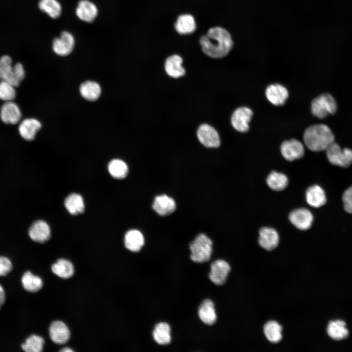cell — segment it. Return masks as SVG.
<instances>
[{"label":"cell","mask_w":352,"mask_h":352,"mask_svg":"<svg viewBox=\"0 0 352 352\" xmlns=\"http://www.w3.org/2000/svg\"><path fill=\"white\" fill-rule=\"evenodd\" d=\"M199 43L203 53L213 59L226 57L234 46L229 32L220 26L209 28L205 34L200 37Z\"/></svg>","instance_id":"1"},{"label":"cell","mask_w":352,"mask_h":352,"mask_svg":"<svg viewBox=\"0 0 352 352\" xmlns=\"http://www.w3.org/2000/svg\"><path fill=\"white\" fill-rule=\"evenodd\" d=\"M335 137L330 128L323 124H315L307 128L303 134L307 147L312 151L326 150L333 142Z\"/></svg>","instance_id":"2"},{"label":"cell","mask_w":352,"mask_h":352,"mask_svg":"<svg viewBox=\"0 0 352 352\" xmlns=\"http://www.w3.org/2000/svg\"><path fill=\"white\" fill-rule=\"evenodd\" d=\"M25 76L22 65L18 63L12 66L11 58L4 55L0 58V79L5 81L14 87H18Z\"/></svg>","instance_id":"3"},{"label":"cell","mask_w":352,"mask_h":352,"mask_svg":"<svg viewBox=\"0 0 352 352\" xmlns=\"http://www.w3.org/2000/svg\"><path fill=\"white\" fill-rule=\"evenodd\" d=\"M213 242L206 235L200 234L190 243V258L196 263L208 262L212 253Z\"/></svg>","instance_id":"4"},{"label":"cell","mask_w":352,"mask_h":352,"mask_svg":"<svg viewBox=\"0 0 352 352\" xmlns=\"http://www.w3.org/2000/svg\"><path fill=\"white\" fill-rule=\"evenodd\" d=\"M337 103L329 93H323L314 98L311 103V111L315 117L323 119L337 111Z\"/></svg>","instance_id":"5"},{"label":"cell","mask_w":352,"mask_h":352,"mask_svg":"<svg viewBox=\"0 0 352 352\" xmlns=\"http://www.w3.org/2000/svg\"><path fill=\"white\" fill-rule=\"evenodd\" d=\"M325 151L328 160L333 165L347 167L352 163V150L350 148L341 149L333 142Z\"/></svg>","instance_id":"6"},{"label":"cell","mask_w":352,"mask_h":352,"mask_svg":"<svg viewBox=\"0 0 352 352\" xmlns=\"http://www.w3.org/2000/svg\"><path fill=\"white\" fill-rule=\"evenodd\" d=\"M196 135L198 141L206 148H216L220 145L218 131L208 124H200L197 129Z\"/></svg>","instance_id":"7"},{"label":"cell","mask_w":352,"mask_h":352,"mask_svg":"<svg viewBox=\"0 0 352 352\" xmlns=\"http://www.w3.org/2000/svg\"><path fill=\"white\" fill-rule=\"evenodd\" d=\"M253 111L247 107L236 109L231 117V123L233 128L240 132H246L249 129V123L253 116Z\"/></svg>","instance_id":"8"},{"label":"cell","mask_w":352,"mask_h":352,"mask_svg":"<svg viewBox=\"0 0 352 352\" xmlns=\"http://www.w3.org/2000/svg\"><path fill=\"white\" fill-rule=\"evenodd\" d=\"M74 45L75 40L73 35L68 31H63L59 37L54 39L52 49L58 55L65 56L72 51Z\"/></svg>","instance_id":"9"},{"label":"cell","mask_w":352,"mask_h":352,"mask_svg":"<svg viewBox=\"0 0 352 352\" xmlns=\"http://www.w3.org/2000/svg\"><path fill=\"white\" fill-rule=\"evenodd\" d=\"M280 150L283 156L289 161L301 158L305 154L304 145L296 139L283 142L281 145Z\"/></svg>","instance_id":"10"},{"label":"cell","mask_w":352,"mask_h":352,"mask_svg":"<svg viewBox=\"0 0 352 352\" xmlns=\"http://www.w3.org/2000/svg\"><path fill=\"white\" fill-rule=\"evenodd\" d=\"M210 268L209 278L211 282L219 286L223 285L230 271V265L223 260H218L211 264Z\"/></svg>","instance_id":"11"},{"label":"cell","mask_w":352,"mask_h":352,"mask_svg":"<svg viewBox=\"0 0 352 352\" xmlns=\"http://www.w3.org/2000/svg\"><path fill=\"white\" fill-rule=\"evenodd\" d=\"M291 223L301 230H307L311 226L313 217L311 212L304 208L292 211L289 215Z\"/></svg>","instance_id":"12"},{"label":"cell","mask_w":352,"mask_h":352,"mask_svg":"<svg viewBox=\"0 0 352 352\" xmlns=\"http://www.w3.org/2000/svg\"><path fill=\"white\" fill-rule=\"evenodd\" d=\"M183 58L178 54L169 56L164 62V70L166 74L174 79L180 78L185 75L186 70L182 66Z\"/></svg>","instance_id":"13"},{"label":"cell","mask_w":352,"mask_h":352,"mask_svg":"<svg viewBox=\"0 0 352 352\" xmlns=\"http://www.w3.org/2000/svg\"><path fill=\"white\" fill-rule=\"evenodd\" d=\"M197 27V22L195 17L189 13L179 15L174 23L176 31L181 35L193 34L196 31Z\"/></svg>","instance_id":"14"},{"label":"cell","mask_w":352,"mask_h":352,"mask_svg":"<svg viewBox=\"0 0 352 352\" xmlns=\"http://www.w3.org/2000/svg\"><path fill=\"white\" fill-rule=\"evenodd\" d=\"M265 96L272 104L276 106L283 105L288 97L287 89L279 84L269 85L265 89Z\"/></svg>","instance_id":"15"},{"label":"cell","mask_w":352,"mask_h":352,"mask_svg":"<svg viewBox=\"0 0 352 352\" xmlns=\"http://www.w3.org/2000/svg\"><path fill=\"white\" fill-rule=\"evenodd\" d=\"M21 116L19 107L12 101L6 102L1 107L0 117L5 124H16L20 121Z\"/></svg>","instance_id":"16"},{"label":"cell","mask_w":352,"mask_h":352,"mask_svg":"<svg viewBox=\"0 0 352 352\" xmlns=\"http://www.w3.org/2000/svg\"><path fill=\"white\" fill-rule=\"evenodd\" d=\"M259 243L263 248L271 251L278 245L279 237L273 228L267 227L262 228L259 231Z\"/></svg>","instance_id":"17"},{"label":"cell","mask_w":352,"mask_h":352,"mask_svg":"<svg viewBox=\"0 0 352 352\" xmlns=\"http://www.w3.org/2000/svg\"><path fill=\"white\" fill-rule=\"evenodd\" d=\"M76 14L81 20L91 22L97 17L98 9L92 2L88 0H80L76 8Z\"/></svg>","instance_id":"18"},{"label":"cell","mask_w":352,"mask_h":352,"mask_svg":"<svg viewBox=\"0 0 352 352\" xmlns=\"http://www.w3.org/2000/svg\"><path fill=\"white\" fill-rule=\"evenodd\" d=\"M29 236L34 241L44 242L50 237V229L45 221L39 220L31 225L28 231Z\"/></svg>","instance_id":"19"},{"label":"cell","mask_w":352,"mask_h":352,"mask_svg":"<svg viewBox=\"0 0 352 352\" xmlns=\"http://www.w3.org/2000/svg\"><path fill=\"white\" fill-rule=\"evenodd\" d=\"M51 340L58 344H63L68 340L70 331L66 325L62 321H56L51 323L49 329Z\"/></svg>","instance_id":"20"},{"label":"cell","mask_w":352,"mask_h":352,"mask_svg":"<svg viewBox=\"0 0 352 352\" xmlns=\"http://www.w3.org/2000/svg\"><path fill=\"white\" fill-rule=\"evenodd\" d=\"M153 209L160 216H166L172 213L176 208L175 200L166 195L156 196L154 199Z\"/></svg>","instance_id":"21"},{"label":"cell","mask_w":352,"mask_h":352,"mask_svg":"<svg viewBox=\"0 0 352 352\" xmlns=\"http://www.w3.org/2000/svg\"><path fill=\"white\" fill-rule=\"evenodd\" d=\"M306 199L308 205L315 208L324 205L327 200L324 190L318 185H313L308 188Z\"/></svg>","instance_id":"22"},{"label":"cell","mask_w":352,"mask_h":352,"mask_svg":"<svg viewBox=\"0 0 352 352\" xmlns=\"http://www.w3.org/2000/svg\"><path fill=\"white\" fill-rule=\"evenodd\" d=\"M42 125L39 121L35 118H27L23 120L19 125V131L21 136L25 140L31 141L40 130Z\"/></svg>","instance_id":"23"},{"label":"cell","mask_w":352,"mask_h":352,"mask_svg":"<svg viewBox=\"0 0 352 352\" xmlns=\"http://www.w3.org/2000/svg\"><path fill=\"white\" fill-rule=\"evenodd\" d=\"M198 314L200 320L206 325H213L217 320L214 303L209 299H205L201 303Z\"/></svg>","instance_id":"24"},{"label":"cell","mask_w":352,"mask_h":352,"mask_svg":"<svg viewBox=\"0 0 352 352\" xmlns=\"http://www.w3.org/2000/svg\"><path fill=\"white\" fill-rule=\"evenodd\" d=\"M124 242L128 249L132 252H138L144 244V238L139 231L132 229L126 232Z\"/></svg>","instance_id":"25"},{"label":"cell","mask_w":352,"mask_h":352,"mask_svg":"<svg viewBox=\"0 0 352 352\" xmlns=\"http://www.w3.org/2000/svg\"><path fill=\"white\" fill-rule=\"evenodd\" d=\"M327 331L329 336L335 340L344 339L349 335L346 323L340 320L330 321L328 325Z\"/></svg>","instance_id":"26"},{"label":"cell","mask_w":352,"mask_h":352,"mask_svg":"<svg viewBox=\"0 0 352 352\" xmlns=\"http://www.w3.org/2000/svg\"><path fill=\"white\" fill-rule=\"evenodd\" d=\"M80 92L85 99L94 101L99 97L101 93V88L100 85L96 82L88 81L81 85Z\"/></svg>","instance_id":"27"},{"label":"cell","mask_w":352,"mask_h":352,"mask_svg":"<svg viewBox=\"0 0 352 352\" xmlns=\"http://www.w3.org/2000/svg\"><path fill=\"white\" fill-rule=\"evenodd\" d=\"M153 335L155 341L159 345H166L171 342V328L167 323L161 322L156 324Z\"/></svg>","instance_id":"28"},{"label":"cell","mask_w":352,"mask_h":352,"mask_svg":"<svg viewBox=\"0 0 352 352\" xmlns=\"http://www.w3.org/2000/svg\"><path fill=\"white\" fill-rule=\"evenodd\" d=\"M65 206L68 212L74 215L82 213L85 208L83 198L76 193L69 195L65 199Z\"/></svg>","instance_id":"29"},{"label":"cell","mask_w":352,"mask_h":352,"mask_svg":"<svg viewBox=\"0 0 352 352\" xmlns=\"http://www.w3.org/2000/svg\"><path fill=\"white\" fill-rule=\"evenodd\" d=\"M53 272L65 279L71 277L74 273V267L71 263L66 259H59L51 267Z\"/></svg>","instance_id":"30"},{"label":"cell","mask_w":352,"mask_h":352,"mask_svg":"<svg viewBox=\"0 0 352 352\" xmlns=\"http://www.w3.org/2000/svg\"><path fill=\"white\" fill-rule=\"evenodd\" d=\"M288 182V178L285 175L275 171L270 173L266 178V183L269 188L276 191L285 189Z\"/></svg>","instance_id":"31"},{"label":"cell","mask_w":352,"mask_h":352,"mask_svg":"<svg viewBox=\"0 0 352 352\" xmlns=\"http://www.w3.org/2000/svg\"><path fill=\"white\" fill-rule=\"evenodd\" d=\"M21 281L23 288L30 292H36L43 286L41 278L33 274L30 271H26L23 274Z\"/></svg>","instance_id":"32"},{"label":"cell","mask_w":352,"mask_h":352,"mask_svg":"<svg viewBox=\"0 0 352 352\" xmlns=\"http://www.w3.org/2000/svg\"><path fill=\"white\" fill-rule=\"evenodd\" d=\"M282 327L276 321L267 322L264 327V333L268 341L273 343H277L282 338Z\"/></svg>","instance_id":"33"},{"label":"cell","mask_w":352,"mask_h":352,"mask_svg":"<svg viewBox=\"0 0 352 352\" xmlns=\"http://www.w3.org/2000/svg\"><path fill=\"white\" fill-rule=\"evenodd\" d=\"M110 175L116 179L125 178L128 173V167L126 163L119 159L111 160L108 166Z\"/></svg>","instance_id":"34"},{"label":"cell","mask_w":352,"mask_h":352,"mask_svg":"<svg viewBox=\"0 0 352 352\" xmlns=\"http://www.w3.org/2000/svg\"><path fill=\"white\" fill-rule=\"evenodd\" d=\"M39 7L53 19L58 18L62 12V7L57 0H40Z\"/></svg>","instance_id":"35"},{"label":"cell","mask_w":352,"mask_h":352,"mask_svg":"<svg viewBox=\"0 0 352 352\" xmlns=\"http://www.w3.org/2000/svg\"><path fill=\"white\" fill-rule=\"evenodd\" d=\"M44 339L40 336L32 334L29 336L21 345L26 352H41L43 349Z\"/></svg>","instance_id":"36"},{"label":"cell","mask_w":352,"mask_h":352,"mask_svg":"<svg viewBox=\"0 0 352 352\" xmlns=\"http://www.w3.org/2000/svg\"><path fill=\"white\" fill-rule=\"evenodd\" d=\"M16 96L15 87L8 82L1 80L0 82V99L7 101L13 100Z\"/></svg>","instance_id":"37"},{"label":"cell","mask_w":352,"mask_h":352,"mask_svg":"<svg viewBox=\"0 0 352 352\" xmlns=\"http://www.w3.org/2000/svg\"><path fill=\"white\" fill-rule=\"evenodd\" d=\"M342 200L345 211L352 214V185L345 191L342 196Z\"/></svg>","instance_id":"38"},{"label":"cell","mask_w":352,"mask_h":352,"mask_svg":"<svg viewBox=\"0 0 352 352\" xmlns=\"http://www.w3.org/2000/svg\"><path fill=\"white\" fill-rule=\"evenodd\" d=\"M12 269L11 261L7 257L0 256V276L7 275Z\"/></svg>","instance_id":"39"},{"label":"cell","mask_w":352,"mask_h":352,"mask_svg":"<svg viewBox=\"0 0 352 352\" xmlns=\"http://www.w3.org/2000/svg\"><path fill=\"white\" fill-rule=\"evenodd\" d=\"M5 292L2 286L0 285V308L5 301Z\"/></svg>","instance_id":"40"},{"label":"cell","mask_w":352,"mask_h":352,"mask_svg":"<svg viewBox=\"0 0 352 352\" xmlns=\"http://www.w3.org/2000/svg\"><path fill=\"white\" fill-rule=\"evenodd\" d=\"M60 351L62 352H73V351L71 349H70L69 348H68V347L64 348V349H62Z\"/></svg>","instance_id":"41"}]
</instances>
